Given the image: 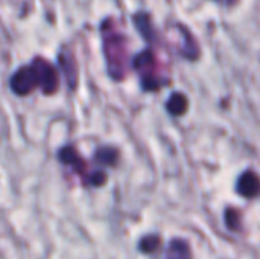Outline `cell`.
Returning a JSON list of instances; mask_svg holds the SVG:
<instances>
[{
    "label": "cell",
    "mask_w": 260,
    "mask_h": 259,
    "mask_svg": "<svg viewBox=\"0 0 260 259\" xmlns=\"http://www.w3.org/2000/svg\"><path fill=\"white\" fill-rule=\"evenodd\" d=\"M117 157H119V153L114 148H111V147H102V148H99L96 151L94 162H98L101 165H105V166H113V165H116Z\"/></svg>",
    "instance_id": "10"
},
{
    "label": "cell",
    "mask_w": 260,
    "mask_h": 259,
    "mask_svg": "<svg viewBox=\"0 0 260 259\" xmlns=\"http://www.w3.org/2000/svg\"><path fill=\"white\" fill-rule=\"evenodd\" d=\"M134 23L137 26V29L140 31V34L143 35V38L149 43H154L157 40V35H155V31H154V26L151 23V17L149 14L146 12H137L134 15Z\"/></svg>",
    "instance_id": "6"
},
{
    "label": "cell",
    "mask_w": 260,
    "mask_h": 259,
    "mask_svg": "<svg viewBox=\"0 0 260 259\" xmlns=\"http://www.w3.org/2000/svg\"><path fill=\"white\" fill-rule=\"evenodd\" d=\"M236 191L245 198H254L260 194V179L254 171H245L239 180Z\"/></svg>",
    "instance_id": "5"
},
{
    "label": "cell",
    "mask_w": 260,
    "mask_h": 259,
    "mask_svg": "<svg viewBox=\"0 0 260 259\" xmlns=\"http://www.w3.org/2000/svg\"><path fill=\"white\" fill-rule=\"evenodd\" d=\"M160 246V238L157 235H149V237H145L142 241H140V250L145 252V253H152L158 249Z\"/></svg>",
    "instance_id": "11"
},
{
    "label": "cell",
    "mask_w": 260,
    "mask_h": 259,
    "mask_svg": "<svg viewBox=\"0 0 260 259\" xmlns=\"http://www.w3.org/2000/svg\"><path fill=\"white\" fill-rule=\"evenodd\" d=\"M59 66L62 69V73L70 85V89H75L76 85V66H75V58L67 53V52H61L59 53Z\"/></svg>",
    "instance_id": "7"
},
{
    "label": "cell",
    "mask_w": 260,
    "mask_h": 259,
    "mask_svg": "<svg viewBox=\"0 0 260 259\" xmlns=\"http://www.w3.org/2000/svg\"><path fill=\"white\" fill-rule=\"evenodd\" d=\"M133 66L140 76L142 87L148 92L158 90L161 85L169 82V79L163 75V70L155 53L151 49H145L140 53H137L134 56Z\"/></svg>",
    "instance_id": "3"
},
{
    "label": "cell",
    "mask_w": 260,
    "mask_h": 259,
    "mask_svg": "<svg viewBox=\"0 0 260 259\" xmlns=\"http://www.w3.org/2000/svg\"><path fill=\"white\" fill-rule=\"evenodd\" d=\"M225 223L230 229L233 231H238L239 229V212L235 211L233 208H230L227 212H225Z\"/></svg>",
    "instance_id": "12"
},
{
    "label": "cell",
    "mask_w": 260,
    "mask_h": 259,
    "mask_svg": "<svg viewBox=\"0 0 260 259\" xmlns=\"http://www.w3.org/2000/svg\"><path fill=\"white\" fill-rule=\"evenodd\" d=\"M58 85V72L44 58H35L29 66L20 67L11 78V89L18 96H26L35 89H41L44 95H53Z\"/></svg>",
    "instance_id": "1"
},
{
    "label": "cell",
    "mask_w": 260,
    "mask_h": 259,
    "mask_svg": "<svg viewBox=\"0 0 260 259\" xmlns=\"http://www.w3.org/2000/svg\"><path fill=\"white\" fill-rule=\"evenodd\" d=\"M59 162L72 166V169L82 179V182L88 186H101L107 180V174L102 169H90L88 163L78 154V151L72 147H64L58 153Z\"/></svg>",
    "instance_id": "4"
},
{
    "label": "cell",
    "mask_w": 260,
    "mask_h": 259,
    "mask_svg": "<svg viewBox=\"0 0 260 259\" xmlns=\"http://www.w3.org/2000/svg\"><path fill=\"white\" fill-rule=\"evenodd\" d=\"M187 105H189L187 98H186L183 93H174V95L169 98V101H168V104H166V108H168V111H169L171 114L180 116V114H184V113H186Z\"/></svg>",
    "instance_id": "9"
},
{
    "label": "cell",
    "mask_w": 260,
    "mask_h": 259,
    "mask_svg": "<svg viewBox=\"0 0 260 259\" xmlns=\"http://www.w3.org/2000/svg\"><path fill=\"white\" fill-rule=\"evenodd\" d=\"M101 31L108 72L113 79L120 81L128 72V40L113 18H107L102 23Z\"/></svg>",
    "instance_id": "2"
},
{
    "label": "cell",
    "mask_w": 260,
    "mask_h": 259,
    "mask_svg": "<svg viewBox=\"0 0 260 259\" xmlns=\"http://www.w3.org/2000/svg\"><path fill=\"white\" fill-rule=\"evenodd\" d=\"M190 247L183 240H172L166 249L165 259H190Z\"/></svg>",
    "instance_id": "8"
}]
</instances>
